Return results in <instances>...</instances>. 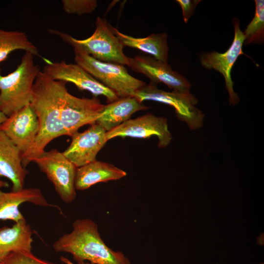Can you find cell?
Wrapping results in <instances>:
<instances>
[{"label":"cell","instance_id":"5b68a950","mask_svg":"<svg viewBox=\"0 0 264 264\" xmlns=\"http://www.w3.org/2000/svg\"><path fill=\"white\" fill-rule=\"evenodd\" d=\"M74 60L87 72L111 90L119 98L133 97L146 83L130 75L124 65L99 61L77 49Z\"/></svg>","mask_w":264,"mask_h":264},{"label":"cell","instance_id":"9c48e42d","mask_svg":"<svg viewBox=\"0 0 264 264\" xmlns=\"http://www.w3.org/2000/svg\"><path fill=\"white\" fill-rule=\"evenodd\" d=\"M44 61L46 65L43 72L52 79L72 83L79 89L87 90L94 97L103 95L106 97L108 104L119 99L111 90L78 65L68 64L65 61L52 62L46 59Z\"/></svg>","mask_w":264,"mask_h":264},{"label":"cell","instance_id":"8fae6325","mask_svg":"<svg viewBox=\"0 0 264 264\" xmlns=\"http://www.w3.org/2000/svg\"><path fill=\"white\" fill-rule=\"evenodd\" d=\"M104 106L96 97L81 98L68 91L64 99L60 116L66 135L71 136L81 127L95 124Z\"/></svg>","mask_w":264,"mask_h":264},{"label":"cell","instance_id":"3957f363","mask_svg":"<svg viewBox=\"0 0 264 264\" xmlns=\"http://www.w3.org/2000/svg\"><path fill=\"white\" fill-rule=\"evenodd\" d=\"M34 55L25 52L16 69L5 76L0 68V112L7 117L30 104L32 88L40 69Z\"/></svg>","mask_w":264,"mask_h":264},{"label":"cell","instance_id":"52a82bcc","mask_svg":"<svg viewBox=\"0 0 264 264\" xmlns=\"http://www.w3.org/2000/svg\"><path fill=\"white\" fill-rule=\"evenodd\" d=\"M54 185L61 200L70 203L76 197L75 180L76 168L57 149L44 151L33 160Z\"/></svg>","mask_w":264,"mask_h":264},{"label":"cell","instance_id":"7a4b0ae2","mask_svg":"<svg viewBox=\"0 0 264 264\" xmlns=\"http://www.w3.org/2000/svg\"><path fill=\"white\" fill-rule=\"evenodd\" d=\"M53 247L57 252L71 254L78 264L87 261L92 264H131L123 253L106 244L97 224L88 218L76 220L71 232L59 238Z\"/></svg>","mask_w":264,"mask_h":264},{"label":"cell","instance_id":"7c38bea8","mask_svg":"<svg viewBox=\"0 0 264 264\" xmlns=\"http://www.w3.org/2000/svg\"><path fill=\"white\" fill-rule=\"evenodd\" d=\"M128 66L133 71L144 74L155 84L162 83L173 91L190 92L191 84L184 76L174 70L168 63L158 61L152 56L137 55L129 57Z\"/></svg>","mask_w":264,"mask_h":264},{"label":"cell","instance_id":"f1b7e54d","mask_svg":"<svg viewBox=\"0 0 264 264\" xmlns=\"http://www.w3.org/2000/svg\"><path fill=\"white\" fill-rule=\"evenodd\" d=\"M0 264H5V263L3 262L0 263Z\"/></svg>","mask_w":264,"mask_h":264},{"label":"cell","instance_id":"f546056e","mask_svg":"<svg viewBox=\"0 0 264 264\" xmlns=\"http://www.w3.org/2000/svg\"><path fill=\"white\" fill-rule=\"evenodd\" d=\"M260 264H264V263H261Z\"/></svg>","mask_w":264,"mask_h":264},{"label":"cell","instance_id":"83f0119b","mask_svg":"<svg viewBox=\"0 0 264 264\" xmlns=\"http://www.w3.org/2000/svg\"><path fill=\"white\" fill-rule=\"evenodd\" d=\"M8 185L7 182L0 179V189L1 188L7 187Z\"/></svg>","mask_w":264,"mask_h":264},{"label":"cell","instance_id":"7402d4cb","mask_svg":"<svg viewBox=\"0 0 264 264\" xmlns=\"http://www.w3.org/2000/svg\"><path fill=\"white\" fill-rule=\"evenodd\" d=\"M255 3L254 16L243 32L244 45L262 44L264 41V0H255Z\"/></svg>","mask_w":264,"mask_h":264},{"label":"cell","instance_id":"9a60e30c","mask_svg":"<svg viewBox=\"0 0 264 264\" xmlns=\"http://www.w3.org/2000/svg\"><path fill=\"white\" fill-rule=\"evenodd\" d=\"M25 202L43 207H57L49 203L41 190L37 188H23L9 192H4L0 189V220H11L15 223L25 220L19 208Z\"/></svg>","mask_w":264,"mask_h":264},{"label":"cell","instance_id":"603a6c76","mask_svg":"<svg viewBox=\"0 0 264 264\" xmlns=\"http://www.w3.org/2000/svg\"><path fill=\"white\" fill-rule=\"evenodd\" d=\"M62 3L65 12L79 16L91 13L98 6L95 0H63Z\"/></svg>","mask_w":264,"mask_h":264},{"label":"cell","instance_id":"44dd1931","mask_svg":"<svg viewBox=\"0 0 264 264\" xmlns=\"http://www.w3.org/2000/svg\"><path fill=\"white\" fill-rule=\"evenodd\" d=\"M16 50H23L34 56L39 55L37 47L29 40L25 32L0 29V63Z\"/></svg>","mask_w":264,"mask_h":264},{"label":"cell","instance_id":"ba28073f","mask_svg":"<svg viewBox=\"0 0 264 264\" xmlns=\"http://www.w3.org/2000/svg\"><path fill=\"white\" fill-rule=\"evenodd\" d=\"M234 36L232 43L225 52L216 51L202 53L199 57L200 62L205 68L214 69L220 72L224 77L226 89L229 94L230 105H236L240 101L238 95L233 89L234 82L231 78V70L239 56L243 54L242 46L244 41L243 32L241 30L238 18L233 19Z\"/></svg>","mask_w":264,"mask_h":264},{"label":"cell","instance_id":"2e32d148","mask_svg":"<svg viewBox=\"0 0 264 264\" xmlns=\"http://www.w3.org/2000/svg\"><path fill=\"white\" fill-rule=\"evenodd\" d=\"M22 155L20 150L0 130V176L11 181L14 191L23 188L28 173L22 166Z\"/></svg>","mask_w":264,"mask_h":264},{"label":"cell","instance_id":"6da1fadb","mask_svg":"<svg viewBox=\"0 0 264 264\" xmlns=\"http://www.w3.org/2000/svg\"><path fill=\"white\" fill-rule=\"evenodd\" d=\"M66 83L54 80L41 71L35 80L30 104L38 117L39 131L32 146L22 155L25 168L45 151L49 142L66 135L60 116L64 99L68 92Z\"/></svg>","mask_w":264,"mask_h":264},{"label":"cell","instance_id":"e0dca14e","mask_svg":"<svg viewBox=\"0 0 264 264\" xmlns=\"http://www.w3.org/2000/svg\"><path fill=\"white\" fill-rule=\"evenodd\" d=\"M126 176L125 171L96 160L77 169L75 188L76 190H84L95 184L119 180Z\"/></svg>","mask_w":264,"mask_h":264},{"label":"cell","instance_id":"30bf717a","mask_svg":"<svg viewBox=\"0 0 264 264\" xmlns=\"http://www.w3.org/2000/svg\"><path fill=\"white\" fill-rule=\"evenodd\" d=\"M152 136H157L160 148H166L170 144L172 135L166 118L147 113L126 121L106 134L107 141L116 137L147 138Z\"/></svg>","mask_w":264,"mask_h":264},{"label":"cell","instance_id":"5bb4252c","mask_svg":"<svg viewBox=\"0 0 264 264\" xmlns=\"http://www.w3.org/2000/svg\"><path fill=\"white\" fill-rule=\"evenodd\" d=\"M0 130L20 150L22 154L25 153L39 131L38 117L30 104L7 117Z\"/></svg>","mask_w":264,"mask_h":264},{"label":"cell","instance_id":"484cf974","mask_svg":"<svg viewBox=\"0 0 264 264\" xmlns=\"http://www.w3.org/2000/svg\"><path fill=\"white\" fill-rule=\"evenodd\" d=\"M60 260L62 263H63L65 264H75L66 257H65L62 256L60 257ZM79 264H92L88 262H85L80 263Z\"/></svg>","mask_w":264,"mask_h":264},{"label":"cell","instance_id":"8992f818","mask_svg":"<svg viewBox=\"0 0 264 264\" xmlns=\"http://www.w3.org/2000/svg\"><path fill=\"white\" fill-rule=\"evenodd\" d=\"M157 86L150 82L136 90L133 97L141 103L154 101L173 107L178 119L185 122L192 130L203 126L204 114L196 107L198 100L194 95L191 92L166 91L158 88Z\"/></svg>","mask_w":264,"mask_h":264},{"label":"cell","instance_id":"4fadbf2b","mask_svg":"<svg viewBox=\"0 0 264 264\" xmlns=\"http://www.w3.org/2000/svg\"><path fill=\"white\" fill-rule=\"evenodd\" d=\"M106 132L96 123L82 132H77L71 136L70 144L62 153L77 168L93 162L108 141Z\"/></svg>","mask_w":264,"mask_h":264},{"label":"cell","instance_id":"d6986e66","mask_svg":"<svg viewBox=\"0 0 264 264\" xmlns=\"http://www.w3.org/2000/svg\"><path fill=\"white\" fill-rule=\"evenodd\" d=\"M32 231L26 220L0 228V263L11 253L31 252Z\"/></svg>","mask_w":264,"mask_h":264},{"label":"cell","instance_id":"ffe728a7","mask_svg":"<svg viewBox=\"0 0 264 264\" xmlns=\"http://www.w3.org/2000/svg\"><path fill=\"white\" fill-rule=\"evenodd\" d=\"M111 27L124 46L137 49L150 54L158 61L168 63L169 46L166 33H154L146 37L135 38L123 34L111 26Z\"/></svg>","mask_w":264,"mask_h":264},{"label":"cell","instance_id":"4316f807","mask_svg":"<svg viewBox=\"0 0 264 264\" xmlns=\"http://www.w3.org/2000/svg\"><path fill=\"white\" fill-rule=\"evenodd\" d=\"M7 117L3 113L0 112V127L1 124L6 120Z\"/></svg>","mask_w":264,"mask_h":264},{"label":"cell","instance_id":"d4e9b609","mask_svg":"<svg viewBox=\"0 0 264 264\" xmlns=\"http://www.w3.org/2000/svg\"><path fill=\"white\" fill-rule=\"evenodd\" d=\"M200 0H176V2L181 7L184 22L187 23L193 15L195 10Z\"/></svg>","mask_w":264,"mask_h":264},{"label":"cell","instance_id":"cb8c5ba5","mask_svg":"<svg viewBox=\"0 0 264 264\" xmlns=\"http://www.w3.org/2000/svg\"><path fill=\"white\" fill-rule=\"evenodd\" d=\"M5 264H56L40 259L31 252H18L10 254L4 260Z\"/></svg>","mask_w":264,"mask_h":264},{"label":"cell","instance_id":"277c9868","mask_svg":"<svg viewBox=\"0 0 264 264\" xmlns=\"http://www.w3.org/2000/svg\"><path fill=\"white\" fill-rule=\"evenodd\" d=\"M93 33L84 40L76 39L61 31L48 29L50 33L59 37L63 41L94 58L104 62L128 66L129 57L123 52L124 46L113 32L105 19L96 18Z\"/></svg>","mask_w":264,"mask_h":264},{"label":"cell","instance_id":"ac0fdd59","mask_svg":"<svg viewBox=\"0 0 264 264\" xmlns=\"http://www.w3.org/2000/svg\"><path fill=\"white\" fill-rule=\"evenodd\" d=\"M149 108L134 97L119 98L104 106L95 123L99 124L107 132L130 119L133 113Z\"/></svg>","mask_w":264,"mask_h":264}]
</instances>
